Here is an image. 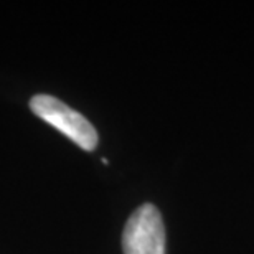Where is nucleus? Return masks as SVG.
Listing matches in <instances>:
<instances>
[{
	"label": "nucleus",
	"instance_id": "f257e3e1",
	"mask_svg": "<svg viewBox=\"0 0 254 254\" xmlns=\"http://www.w3.org/2000/svg\"><path fill=\"white\" fill-rule=\"evenodd\" d=\"M30 109L43 119L45 123L53 126L62 134H64L76 145L84 150H94L98 145V132L93 124L79 114L78 111L71 109L69 106L62 103L58 98L50 94H37L30 99Z\"/></svg>",
	"mask_w": 254,
	"mask_h": 254
},
{
	"label": "nucleus",
	"instance_id": "f03ea898",
	"mask_svg": "<svg viewBox=\"0 0 254 254\" xmlns=\"http://www.w3.org/2000/svg\"><path fill=\"white\" fill-rule=\"evenodd\" d=\"M124 254H165V226L160 211L144 203L129 216L123 233Z\"/></svg>",
	"mask_w": 254,
	"mask_h": 254
}]
</instances>
